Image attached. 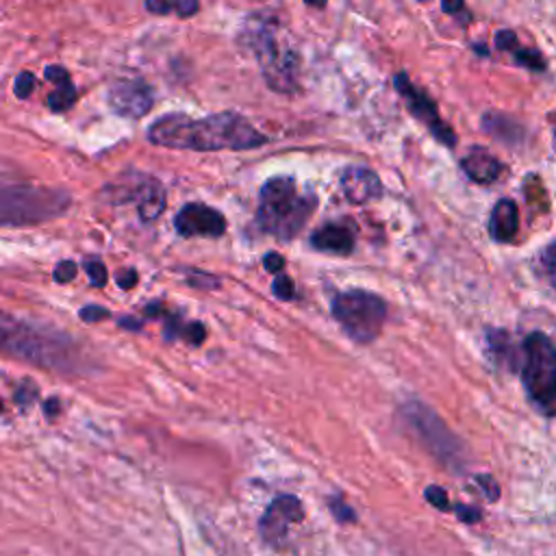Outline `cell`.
Masks as SVG:
<instances>
[{
  "mask_svg": "<svg viewBox=\"0 0 556 556\" xmlns=\"http://www.w3.org/2000/svg\"><path fill=\"white\" fill-rule=\"evenodd\" d=\"M46 102H48V109L54 113L70 109L76 102V89H74L72 80L65 85H56V89L46 98Z\"/></svg>",
  "mask_w": 556,
  "mask_h": 556,
  "instance_id": "cell-17",
  "label": "cell"
},
{
  "mask_svg": "<svg viewBox=\"0 0 556 556\" xmlns=\"http://www.w3.org/2000/svg\"><path fill=\"white\" fill-rule=\"evenodd\" d=\"M122 191H126V193L119 195V200L122 202L135 200L139 217L143 222H154L165 208V189L152 176H139L132 182V187H122Z\"/></svg>",
  "mask_w": 556,
  "mask_h": 556,
  "instance_id": "cell-12",
  "label": "cell"
},
{
  "mask_svg": "<svg viewBox=\"0 0 556 556\" xmlns=\"http://www.w3.org/2000/svg\"><path fill=\"white\" fill-rule=\"evenodd\" d=\"M80 319L93 324V321H100L102 317H109V311H104L102 306H96V304H87L85 308H80Z\"/></svg>",
  "mask_w": 556,
  "mask_h": 556,
  "instance_id": "cell-25",
  "label": "cell"
},
{
  "mask_svg": "<svg viewBox=\"0 0 556 556\" xmlns=\"http://www.w3.org/2000/svg\"><path fill=\"white\" fill-rule=\"evenodd\" d=\"M308 7H315V9H321L326 7V0H304Z\"/></svg>",
  "mask_w": 556,
  "mask_h": 556,
  "instance_id": "cell-37",
  "label": "cell"
},
{
  "mask_svg": "<svg viewBox=\"0 0 556 556\" xmlns=\"http://www.w3.org/2000/svg\"><path fill=\"white\" fill-rule=\"evenodd\" d=\"M106 102L113 113L128 119H139L150 113L154 104V93L143 80H119L109 87Z\"/></svg>",
  "mask_w": 556,
  "mask_h": 556,
  "instance_id": "cell-10",
  "label": "cell"
},
{
  "mask_svg": "<svg viewBox=\"0 0 556 556\" xmlns=\"http://www.w3.org/2000/svg\"><path fill=\"white\" fill-rule=\"evenodd\" d=\"M393 85L397 89V93L404 98L406 109L410 111L413 117H417L421 124H426L430 128V132L445 146H454L456 143V135L454 130L441 119L437 104L428 98L426 91H421L419 87H415V83L404 74H395L393 76Z\"/></svg>",
  "mask_w": 556,
  "mask_h": 556,
  "instance_id": "cell-8",
  "label": "cell"
},
{
  "mask_svg": "<svg viewBox=\"0 0 556 556\" xmlns=\"http://www.w3.org/2000/svg\"><path fill=\"white\" fill-rule=\"evenodd\" d=\"M424 495H426V500L434 506V508H439V510H447L450 508V500H447V493L441 489V486H428L426 491H424Z\"/></svg>",
  "mask_w": 556,
  "mask_h": 556,
  "instance_id": "cell-21",
  "label": "cell"
},
{
  "mask_svg": "<svg viewBox=\"0 0 556 556\" xmlns=\"http://www.w3.org/2000/svg\"><path fill=\"white\" fill-rule=\"evenodd\" d=\"M521 380L530 402L547 417H556V345L543 332L523 341Z\"/></svg>",
  "mask_w": 556,
  "mask_h": 556,
  "instance_id": "cell-6",
  "label": "cell"
},
{
  "mask_svg": "<svg viewBox=\"0 0 556 556\" xmlns=\"http://www.w3.org/2000/svg\"><path fill=\"white\" fill-rule=\"evenodd\" d=\"M543 263H545V269H547L549 278L556 280V241L543 252Z\"/></svg>",
  "mask_w": 556,
  "mask_h": 556,
  "instance_id": "cell-29",
  "label": "cell"
},
{
  "mask_svg": "<svg viewBox=\"0 0 556 556\" xmlns=\"http://www.w3.org/2000/svg\"><path fill=\"white\" fill-rule=\"evenodd\" d=\"M195 11H198V0H180L178 9H176V13L180 17H191Z\"/></svg>",
  "mask_w": 556,
  "mask_h": 556,
  "instance_id": "cell-34",
  "label": "cell"
},
{
  "mask_svg": "<svg viewBox=\"0 0 556 556\" xmlns=\"http://www.w3.org/2000/svg\"><path fill=\"white\" fill-rule=\"evenodd\" d=\"M46 78L52 80L54 85H65V83L72 80L70 74H67V70H63L61 65H48V67H46Z\"/></svg>",
  "mask_w": 556,
  "mask_h": 556,
  "instance_id": "cell-27",
  "label": "cell"
},
{
  "mask_svg": "<svg viewBox=\"0 0 556 556\" xmlns=\"http://www.w3.org/2000/svg\"><path fill=\"white\" fill-rule=\"evenodd\" d=\"M74 276H76V263H72V261H61L54 267V280L56 282H70V280H74Z\"/></svg>",
  "mask_w": 556,
  "mask_h": 556,
  "instance_id": "cell-24",
  "label": "cell"
},
{
  "mask_svg": "<svg viewBox=\"0 0 556 556\" xmlns=\"http://www.w3.org/2000/svg\"><path fill=\"white\" fill-rule=\"evenodd\" d=\"M245 39L261 65L265 83L280 93L293 91L298 87L300 56L278 20L271 15L250 20Z\"/></svg>",
  "mask_w": 556,
  "mask_h": 556,
  "instance_id": "cell-3",
  "label": "cell"
},
{
  "mask_svg": "<svg viewBox=\"0 0 556 556\" xmlns=\"http://www.w3.org/2000/svg\"><path fill=\"white\" fill-rule=\"evenodd\" d=\"M174 226L182 237H219L226 230V219L217 208L191 202L178 211Z\"/></svg>",
  "mask_w": 556,
  "mask_h": 556,
  "instance_id": "cell-11",
  "label": "cell"
},
{
  "mask_svg": "<svg viewBox=\"0 0 556 556\" xmlns=\"http://www.w3.org/2000/svg\"><path fill=\"white\" fill-rule=\"evenodd\" d=\"M83 267H85V271H87V276H89L93 287H104V282H106V267H104V263L100 258H85Z\"/></svg>",
  "mask_w": 556,
  "mask_h": 556,
  "instance_id": "cell-19",
  "label": "cell"
},
{
  "mask_svg": "<svg viewBox=\"0 0 556 556\" xmlns=\"http://www.w3.org/2000/svg\"><path fill=\"white\" fill-rule=\"evenodd\" d=\"M460 167L465 169V174L471 180L482 182V185L497 180L500 174H502V163L491 152H486L484 148L469 150V154L460 161Z\"/></svg>",
  "mask_w": 556,
  "mask_h": 556,
  "instance_id": "cell-16",
  "label": "cell"
},
{
  "mask_svg": "<svg viewBox=\"0 0 556 556\" xmlns=\"http://www.w3.org/2000/svg\"><path fill=\"white\" fill-rule=\"evenodd\" d=\"M476 482L484 489V493H486V497H489V500H497L500 489H497V484L493 482V478H489V476H478V478H476Z\"/></svg>",
  "mask_w": 556,
  "mask_h": 556,
  "instance_id": "cell-31",
  "label": "cell"
},
{
  "mask_svg": "<svg viewBox=\"0 0 556 556\" xmlns=\"http://www.w3.org/2000/svg\"><path fill=\"white\" fill-rule=\"evenodd\" d=\"M0 350L61 374L85 371V356L70 337L11 317L0 311Z\"/></svg>",
  "mask_w": 556,
  "mask_h": 556,
  "instance_id": "cell-2",
  "label": "cell"
},
{
  "mask_svg": "<svg viewBox=\"0 0 556 556\" xmlns=\"http://www.w3.org/2000/svg\"><path fill=\"white\" fill-rule=\"evenodd\" d=\"M311 245L321 252L350 254L354 248V235L341 224H326L311 235Z\"/></svg>",
  "mask_w": 556,
  "mask_h": 556,
  "instance_id": "cell-15",
  "label": "cell"
},
{
  "mask_svg": "<svg viewBox=\"0 0 556 556\" xmlns=\"http://www.w3.org/2000/svg\"><path fill=\"white\" fill-rule=\"evenodd\" d=\"M180 0H146V9L154 15H167L178 9Z\"/></svg>",
  "mask_w": 556,
  "mask_h": 556,
  "instance_id": "cell-23",
  "label": "cell"
},
{
  "mask_svg": "<svg viewBox=\"0 0 556 556\" xmlns=\"http://www.w3.org/2000/svg\"><path fill=\"white\" fill-rule=\"evenodd\" d=\"M263 263H265V267H267L269 271H274V274H278V271L285 267V258H282L280 254H276V252H269V254L263 258Z\"/></svg>",
  "mask_w": 556,
  "mask_h": 556,
  "instance_id": "cell-32",
  "label": "cell"
},
{
  "mask_svg": "<svg viewBox=\"0 0 556 556\" xmlns=\"http://www.w3.org/2000/svg\"><path fill=\"white\" fill-rule=\"evenodd\" d=\"M315 204V198L302 195L291 178L276 176L261 187L256 219L265 232L291 239L302 230Z\"/></svg>",
  "mask_w": 556,
  "mask_h": 556,
  "instance_id": "cell-4",
  "label": "cell"
},
{
  "mask_svg": "<svg viewBox=\"0 0 556 556\" xmlns=\"http://www.w3.org/2000/svg\"><path fill=\"white\" fill-rule=\"evenodd\" d=\"M339 185H341L343 195L354 204L371 202L382 193V185H380L378 174L367 169V167H356V165L345 167L341 172Z\"/></svg>",
  "mask_w": 556,
  "mask_h": 556,
  "instance_id": "cell-13",
  "label": "cell"
},
{
  "mask_svg": "<svg viewBox=\"0 0 556 556\" xmlns=\"http://www.w3.org/2000/svg\"><path fill=\"white\" fill-rule=\"evenodd\" d=\"M119 326H124V328H132V330H137L141 324L137 321V319H132V317H124V319H119Z\"/></svg>",
  "mask_w": 556,
  "mask_h": 556,
  "instance_id": "cell-36",
  "label": "cell"
},
{
  "mask_svg": "<svg viewBox=\"0 0 556 556\" xmlns=\"http://www.w3.org/2000/svg\"><path fill=\"white\" fill-rule=\"evenodd\" d=\"M33 87H35V76H33L30 72H22V74H17V78H15V87H13V91H15V96H17V98H28V96H30V91H33Z\"/></svg>",
  "mask_w": 556,
  "mask_h": 556,
  "instance_id": "cell-22",
  "label": "cell"
},
{
  "mask_svg": "<svg viewBox=\"0 0 556 556\" xmlns=\"http://www.w3.org/2000/svg\"><path fill=\"white\" fill-rule=\"evenodd\" d=\"M332 315L354 341L367 343L374 341L382 330L387 319V304L369 291L352 289L334 298Z\"/></svg>",
  "mask_w": 556,
  "mask_h": 556,
  "instance_id": "cell-7",
  "label": "cell"
},
{
  "mask_svg": "<svg viewBox=\"0 0 556 556\" xmlns=\"http://www.w3.org/2000/svg\"><path fill=\"white\" fill-rule=\"evenodd\" d=\"M463 7H465V2H463V0H441V9H443L445 13H450V15L460 13V11H463Z\"/></svg>",
  "mask_w": 556,
  "mask_h": 556,
  "instance_id": "cell-35",
  "label": "cell"
},
{
  "mask_svg": "<svg viewBox=\"0 0 556 556\" xmlns=\"http://www.w3.org/2000/svg\"><path fill=\"white\" fill-rule=\"evenodd\" d=\"M115 280H117V285H119L122 289H132L135 282H137V271H135V269H122V271L115 276Z\"/></svg>",
  "mask_w": 556,
  "mask_h": 556,
  "instance_id": "cell-30",
  "label": "cell"
},
{
  "mask_svg": "<svg viewBox=\"0 0 556 556\" xmlns=\"http://www.w3.org/2000/svg\"><path fill=\"white\" fill-rule=\"evenodd\" d=\"M33 397H37V387H33L28 380H24L20 387H17V393H15V400L26 406Z\"/></svg>",
  "mask_w": 556,
  "mask_h": 556,
  "instance_id": "cell-28",
  "label": "cell"
},
{
  "mask_svg": "<svg viewBox=\"0 0 556 556\" xmlns=\"http://www.w3.org/2000/svg\"><path fill=\"white\" fill-rule=\"evenodd\" d=\"M508 52L515 56V61L519 65H523L528 70H536V72L545 70V59L536 50H526V48H519V43H515Z\"/></svg>",
  "mask_w": 556,
  "mask_h": 556,
  "instance_id": "cell-18",
  "label": "cell"
},
{
  "mask_svg": "<svg viewBox=\"0 0 556 556\" xmlns=\"http://www.w3.org/2000/svg\"><path fill=\"white\" fill-rule=\"evenodd\" d=\"M304 517V510H302V504L295 495H278L269 506L267 510L263 513L261 521H258V530H261V536L265 543L278 547L285 543L287 539V532L293 523L302 521Z\"/></svg>",
  "mask_w": 556,
  "mask_h": 556,
  "instance_id": "cell-9",
  "label": "cell"
},
{
  "mask_svg": "<svg viewBox=\"0 0 556 556\" xmlns=\"http://www.w3.org/2000/svg\"><path fill=\"white\" fill-rule=\"evenodd\" d=\"M180 332H182V334L187 337V341H191L193 345L202 343V339H204V334H206L204 326H202V324H198V321H191V324H189V326H185Z\"/></svg>",
  "mask_w": 556,
  "mask_h": 556,
  "instance_id": "cell-26",
  "label": "cell"
},
{
  "mask_svg": "<svg viewBox=\"0 0 556 556\" xmlns=\"http://www.w3.org/2000/svg\"><path fill=\"white\" fill-rule=\"evenodd\" d=\"M456 515H458V519H463V521H467V523L480 519V510L473 508V506H458V508H456Z\"/></svg>",
  "mask_w": 556,
  "mask_h": 556,
  "instance_id": "cell-33",
  "label": "cell"
},
{
  "mask_svg": "<svg viewBox=\"0 0 556 556\" xmlns=\"http://www.w3.org/2000/svg\"><path fill=\"white\" fill-rule=\"evenodd\" d=\"M72 198L63 189L13 185L0 187V226H33L63 215Z\"/></svg>",
  "mask_w": 556,
  "mask_h": 556,
  "instance_id": "cell-5",
  "label": "cell"
},
{
  "mask_svg": "<svg viewBox=\"0 0 556 556\" xmlns=\"http://www.w3.org/2000/svg\"><path fill=\"white\" fill-rule=\"evenodd\" d=\"M0 410H2V400H0Z\"/></svg>",
  "mask_w": 556,
  "mask_h": 556,
  "instance_id": "cell-38",
  "label": "cell"
},
{
  "mask_svg": "<svg viewBox=\"0 0 556 556\" xmlns=\"http://www.w3.org/2000/svg\"><path fill=\"white\" fill-rule=\"evenodd\" d=\"M148 139L163 148L174 150H252L267 143V137L256 130L243 115L224 111L208 117H189L182 113H169L159 117L148 128Z\"/></svg>",
  "mask_w": 556,
  "mask_h": 556,
  "instance_id": "cell-1",
  "label": "cell"
},
{
  "mask_svg": "<svg viewBox=\"0 0 556 556\" xmlns=\"http://www.w3.org/2000/svg\"><path fill=\"white\" fill-rule=\"evenodd\" d=\"M274 293L280 298V300H291L295 295V289H293V280L285 274H278L274 278V285H271Z\"/></svg>",
  "mask_w": 556,
  "mask_h": 556,
  "instance_id": "cell-20",
  "label": "cell"
},
{
  "mask_svg": "<svg viewBox=\"0 0 556 556\" xmlns=\"http://www.w3.org/2000/svg\"><path fill=\"white\" fill-rule=\"evenodd\" d=\"M519 228V211L517 204L513 200H500L493 211H491V219H489V232L495 241L500 243H508L515 239Z\"/></svg>",
  "mask_w": 556,
  "mask_h": 556,
  "instance_id": "cell-14",
  "label": "cell"
}]
</instances>
